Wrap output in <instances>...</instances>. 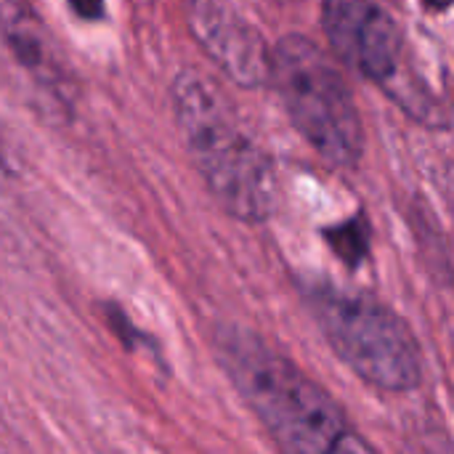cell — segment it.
Wrapping results in <instances>:
<instances>
[{
	"mask_svg": "<svg viewBox=\"0 0 454 454\" xmlns=\"http://www.w3.org/2000/svg\"><path fill=\"white\" fill-rule=\"evenodd\" d=\"M330 454H378L362 436H356V434H351V431H346L340 439H338V444L330 450Z\"/></svg>",
	"mask_w": 454,
	"mask_h": 454,
	"instance_id": "cell-8",
	"label": "cell"
},
{
	"mask_svg": "<svg viewBox=\"0 0 454 454\" xmlns=\"http://www.w3.org/2000/svg\"><path fill=\"white\" fill-rule=\"evenodd\" d=\"M13 13H16L13 3L11 0H0V24H11Z\"/></svg>",
	"mask_w": 454,
	"mask_h": 454,
	"instance_id": "cell-10",
	"label": "cell"
},
{
	"mask_svg": "<svg viewBox=\"0 0 454 454\" xmlns=\"http://www.w3.org/2000/svg\"><path fill=\"white\" fill-rule=\"evenodd\" d=\"M322 24L346 67L375 82L394 77L402 37L394 19L375 0H325Z\"/></svg>",
	"mask_w": 454,
	"mask_h": 454,
	"instance_id": "cell-5",
	"label": "cell"
},
{
	"mask_svg": "<svg viewBox=\"0 0 454 454\" xmlns=\"http://www.w3.org/2000/svg\"><path fill=\"white\" fill-rule=\"evenodd\" d=\"M452 3L454 0H423V5H426L428 11H447Z\"/></svg>",
	"mask_w": 454,
	"mask_h": 454,
	"instance_id": "cell-11",
	"label": "cell"
},
{
	"mask_svg": "<svg viewBox=\"0 0 454 454\" xmlns=\"http://www.w3.org/2000/svg\"><path fill=\"white\" fill-rule=\"evenodd\" d=\"M298 133L333 165L354 168L364 152V128L354 93L327 53L303 35L271 48V77Z\"/></svg>",
	"mask_w": 454,
	"mask_h": 454,
	"instance_id": "cell-3",
	"label": "cell"
},
{
	"mask_svg": "<svg viewBox=\"0 0 454 454\" xmlns=\"http://www.w3.org/2000/svg\"><path fill=\"white\" fill-rule=\"evenodd\" d=\"M325 239L330 242V247L348 266H356L367 255V250H370V229H367V221L362 215L359 218H348L340 226L327 229L325 231Z\"/></svg>",
	"mask_w": 454,
	"mask_h": 454,
	"instance_id": "cell-7",
	"label": "cell"
},
{
	"mask_svg": "<svg viewBox=\"0 0 454 454\" xmlns=\"http://www.w3.org/2000/svg\"><path fill=\"white\" fill-rule=\"evenodd\" d=\"M170 96L181 136L210 194L245 223L266 221L277 207L271 157L247 136L226 98L200 72L181 69Z\"/></svg>",
	"mask_w": 454,
	"mask_h": 454,
	"instance_id": "cell-2",
	"label": "cell"
},
{
	"mask_svg": "<svg viewBox=\"0 0 454 454\" xmlns=\"http://www.w3.org/2000/svg\"><path fill=\"white\" fill-rule=\"evenodd\" d=\"M333 351L370 386L404 394L423 380V356L410 325L388 306L333 287L309 295Z\"/></svg>",
	"mask_w": 454,
	"mask_h": 454,
	"instance_id": "cell-4",
	"label": "cell"
},
{
	"mask_svg": "<svg viewBox=\"0 0 454 454\" xmlns=\"http://www.w3.org/2000/svg\"><path fill=\"white\" fill-rule=\"evenodd\" d=\"M8 176H11V165H8V160H5V154L0 149V181H5Z\"/></svg>",
	"mask_w": 454,
	"mask_h": 454,
	"instance_id": "cell-12",
	"label": "cell"
},
{
	"mask_svg": "<svg viewBox=\"0 0 454 454\" xmlns=\"http://www.w3.org/2000/svg\"><path fill=\"white\" fill-rule=\"evenodd\" d=\"M67 3L85 21H98L106 13V0H67Z\"/></svg>",
	"mask_w": 454,
	"mask_h": 454,
	"instance_id": "cell-9",
	"label": "cell"
},
{
	"mask_svg": "<svg viewBox=\"0 0 454 454\" xmlns=\"http://www.w3.org/2000/svg\"><path fill=\"white\" fill-rule=\"evenodd\" d=\"M189 27L202 51L242 88H261L271 77V48L229 0H186Z\"/></svg>",
	"mask_w": 454,
	"mask_h": 454,
	"instance_id": "cell-6",
	"label": "cell"
},
{
	"mask_svg": "<svg viewBox=\"0 0 454 454\" xmlns=\"http://www.w3.org/2000/svg\"><path fill=\"white\" fill-rule=\"evenodd\" d=\"M215 348L226 375L282 454H330L348 431L338 402L258 335L223 327Z\"/></svg>",
	"mask_w": 454,
	"mask_h": 454,
	"instance_id": "cell-1",
	"label": "cell"
}]
</instances>
